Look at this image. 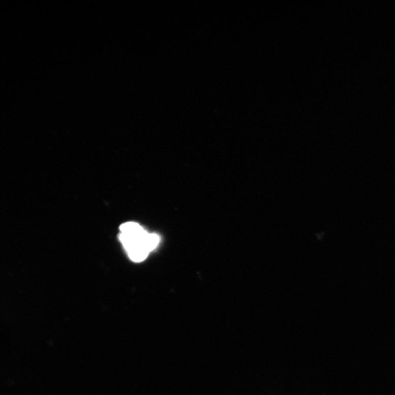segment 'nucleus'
I'll return each mask as SVG.
<instances>
[{
    "instance_id": "f257e3e1",
    "label": "nucleus",
    "mask_w": 395,
    "mask_h": 395,
    "mask_svg": "<svg viewBox=\"0 0 395 395\" xmlns=\"http://www.w3.org/2000/svg\"><path fill=\"white\" fill-rule=\"evenodd\" d=\"M119 238L130 259L140 262L158 246L160 238L155 233H149L139 224L134 222L122 224Z\"/></svg>"
}]
</instances>
